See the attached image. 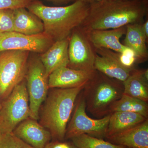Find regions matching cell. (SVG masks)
<instances>
[{
	"mask_svg": "<svg viewBox=\"0 0 148 148\" xmlns=\"http://www.w3.org/2000/svg\"><path fill=\"white\" fill-rule=\"evenodd\" d=\"M84 31L94 49H107L123 55L135 57L132 51L120 41L121 38L126 33V26L108 30Z\"/></svg>",
	"mask_w": 148,
	"mask_h": 148,
	"instance_id": "12",
	"label": "cell"
},
{
	"mask_svg": "<svg viewBox=\"0 0 148 148\" xmlns=\"http://www.w3.org/2000/svg\"><path fill=\"white\" fill-rule=\"evenodd\" d=\"M95 50V70L105 75L123 82L134 70L126 68L122 64L120 59L121 53L102 48Z\"/></svg>",
	"mask_w": 148,
	"mask_h": 148,
	"instance_id": "11",
	"label": "cell"
},
{
	"mask_svg": "<svg viewBox=\"0 0 148 148\" xmlns=\"http://www.w3.org/2000/svg\"><path fill=\"white\" fill-rule=\"evenodd\" d=\"M96 71L90 73L71 69L68 66L61 67L49 76V87L71 88L84 86Z\"/></svg>",
	"mask_w": 148,
	"mask_h": 148,
	"instance_id": "14",
	"label": "cell"
},
{
	"mask_svg": "<svg viewBox=\"0 0 148 148\" xmlns=\"http://www.w3.org/2000/svg\"><path fill=\"white\" fill-rule=\"evenodd\" d=\"M1 99H0V110H1Z\"/></svg>",
	"mask_w": 148,
	"mask_h": 148,
	"instance_id": "30",
	"label": "cell"
},
{
	"mask_svg": "<svg viewBox=\"0 0 148 148\" xmlns=\"http://www.w3.org/2000/svg\"><path fill=\"white\" fill-rule=\"evenodd\" d=\"M84 87L51 88L40 109L39 119L40 124L50 132L52 141L65 140L77 98Z\"/></svg>",
	"mask_w": 148,
	"mask_h": 148,
	"instance_id": "3",
	"label": "cell"
},
{
	"mask_svg": "<svg viewBox=\"0 0 148 148\" xmlns=\"http://www.w3.org/2000/svg\"><path fill=\"white\" fill-rule=\"evenodd\" d=\"M147 0H103L90 3L89 13L80 26L85 31L117 29L143 24Z\"/></svg>",
	"mask_w": 148,
	"mask_h": 148,
	"instance_id": "1",
	"label": "cell"
},
{
	"mask_svg": "<svg viewBox=\"0 0 148 148\" xmlns=\"http://www.w3.org/2000/svg\"><path fill=\"white\" fill-rule=\"evenodd\" d=\"M69 64L68 67L90 73L94 67L96 52L85 31L79 27L74 29L69 38Z\"/></svg>",
	"mask_w": 148,
	"mask_h": 148,
	"instance_id": "9",
	"label": "cell"
},
{
	"mask_svg": "<svg viewBox=\"0 0 148 148\" xmlns=\"http://www.w3.org/2000/svg\"><path fill=\"white\" fill-rule=\"evenodd\" d=\"M123 94L148 102V70L135 69L123 82Z\"/></svg>",
	"mask_w": 148,
	"mask_h": 148,
	"instance_id": "19",
	"label": "cell"
},
{
	"mask_svg": "<svg viewBox=\"0 0 148 148\" xmlns=\"http://www.w3.org/2000/svg\"><path fill=\"white\" fill-rule=\"evenodd\" d=\"M2 134L1 133V132H0V138H1V136Z\"/></svg>",
	"mask_w": 148,
	"mask_h": 148,
	"instance_id": "31",
	"label": "cell"
},
{
	"mask_svg": "<svg viewBox=\"0 0 148 148\" xmlns=\"http://www.w3.org/2000/svg\"><path fill=\"white\" fill-rule=\"evenodd\" d=\"M44 148H78L71 141H51Z\"/></svg>",
	"mask_w": 148,
	"mask_h": 148,
	"instance_id": "26",
	"label": "cell"
},
{
	"mask_svg": "<svg viewBox=\"0 0 148 148\" xmlns=\"http://www.w3.org/2000/svg\"><path fill=\"white\" fill-rule=\"evenodd\" d=\"M110 143L129 148H148V119L123 132L106 137Z\"/></svg>",
	"mask_w": 148,
	"mask_h": 148,
	"instance_id": "15",
	"label": "cell"
},
{
	"mask_svg": "<svg viewBox=\"0 0 148 148\" xmlns=\"http://www.w3.org/2000/svg\"><path fill=\"white\" fill-rule=\"evenodd\" d=\"M30 117L29 95L24 79L1 103L0 132L1 134L12 132L20 123Z\"/></svg>",
	"mask_w": 148,
	"mask_h": 148,
	"instance_id": "5",
	"label": "cell"
},
{
	"mask_svg": "<svg viewBox=\"0 0 148 148\" xmlns=\"http://www.w3.org/2000/svg\"><path fill=\"white\" fill-rule=\"evenodd\" d=\"M69 38L54 42L46 51L40 54V59L49 77L56 70L69 64Z\"/></svg>",
	"mask_w": 148,
	"mask_h": 148,
	"instance_id": "16",
	"label": "cell"
},
{
	"mask_svg": "<svg viewBox=\"0 0 148 148\" xmlns=\"http://www.w3.org/2000/svg\"><path fill=\"white\" fill-rule=\"evenodd\" d=\"M142 30L146 39H148V20H146L145 22L142 24Z\"/></svg>",
	"mask_w": 148,
	"mask_h": 148,
	"instance_id": "27",
	"label": "cell"
},
{
	"mask_svg": "<svg viewBox=\"0 0 148 148\" xmlns=\"http://www.w3.org/2000/svg\"><path fill=\"white\" fill-rule=\"evenodd\" d=\"M113 1H114V0H113Z\"/></svg>",
	"mask_w": 148,
	"mask_h": 148,
	"instance_id": "33",
	"label": "cell"
},
{
	"mask_svg": "<svg viewBox=\"0 0 148 148\" xmlns=\"http://www.w3.org/2000/svg\"><path fill=\"white\" fill-rule=\"evenodd\" d=\"M12 132L34 148H44L52 140L49 131L30 117L20 123Z\"/></svg>",
	"mask_w": 148,
	"mask_h": 148,
	"instance_id": "13",
	"label": "cell"
},
{
	"mask_svg": "<svg viewBox=\"0 0 148 148\" xmlns=\"http://www.w3.org/2000/svg\"><path fill=\"white\" fill-rule=\"evenodd\" d=\"M126 148H127V147H126Z\"/></svg>",
	"mask_w": 148,
	"mask_h": 148,
	"instance_id": "32",
	"label": "cell"
},
{
	"mask_svg": "<svg viewBox=\"0 0 148 148\" xmlns=\"http://www.w3.org/2000/svg\"><path fill=\"white\" fill-rule=\"evenodd\" d=\"M34 0H0V10L26 8Z\"/></svg>",
	"mask_w": 148,
	"mask_h": 148,
	"instance_id": "25",
	"label": "cell"
},
{
	"mask_svg": "<svg viewBox=\"0 0 148 148\" xmlns=\"http://www.w3.org/2000/svg\"><path fill=\"white\" fill-rule=\"evenodd\" d=\"M48 76L39 56L29 58L25 75L29 95L30 118L39 120V114L43 103L47 96L49 87Z\"/></svg>",
	"mask_w": 148,
	"mask_h": 148,
	"instance_id": "7",
	"label": "cell"
},
{
	"mask_svg": "<svg viewBox=\"0 0 148 148\" xmlns=\"http://www.w3.org/2000/svg\"><path fill=\"white\" fill-rule=\"evenodd\" d=\"M14 32L27 35L38 34L44 32L42 20L26 8L14 9Z\"/></svg>",
	"mask_w": 148,
	"mask_h": 148,
	"instance_id": "18",
	"label": "cell"
},
{
	"mask_svg": "<svg viewBox=\"0 0 148 148\" xmlns=\"http://www.w3.org/2000/svg\"><path fill=\"white\" fill-rule=\"evenodd\" d=\"M54 42L45 32L27 35L12 32L0 34V51L21 50L43 53Z\"/></svg>",
	"mask_w": 148,
	"mask_h": 148,
	"instance_id": "10",
	"label": "cell"
},
{
	"mask_svg": "<svg viewBox=\"0 0 148 148\" xmlns=\"http://www.w3.org/2000/svg\"><path fill=\"white\" fill-rule=\"evenodd\" d=\"M82 90L86 110L100 119L110 114L112 106L123 95L124 88L121 82L97 71Z\"/></svg>",
	"mask_w": 148,
	"mask_h": 148,
	"instance_id": "4",
	"label": "cell"
},
{
	"mask_svg": "<svg viewBox=\"0 0 148 148\" xmlns=\"http://www.w3.org/2000/svg\"><path fill=\"white\" fill-rule=\"evenodd\" d=\"M14 9L0 10V34L14 32Z\"/></svg>",
	"mask_w": 148,
	"mask_h": 148,
	"instance_id": "24",
	"label": "cell"
},
{
	"mask_svg": "<svg viewBox=\"0 0 148 148\" xmlns=\"http://www.w3.org/2000/svg\"><path fill=\"white\" fill-rule=\"evenodd\" d=\"M142 24H130L126 26L125 37L123 41V45L134 53L137 64L147 61L148 57L146 45L148 40L142 31Z\"/></svg>",
	"mask_w": 148,
	"mask_h": 148,
	"instance_id": "17",
	"label": "cell"
},
{
	"mask_svg": "<svg viewBox=\"0 0 148 148\" xmlns=\"http://www.w3.org/2000/svg\"><path fill=\"white\" fill-rule=\"evenodd\" d=\"M89 3H93V2H98L101 1H103V0H86Z\"/></svg>",
	"mask_w": 148,
	"mask_h": 148,
	"instance_id": "29",
	"label": "cell"
},
{
	"mask_svg": "<svg viewBox=\"0 0 148 148\" xmlns=\"http://www.w3.org/2000/svg\"><path fill=\"white\" fill-rule=\"evenodd\" d=\"M115 112H133L148 119V102L123 94L111 108L110 114Z\"/></svg>",
	"mask_w": 148,
	"mask_h": 148,
	"instance_id": "21",
	"label": "cell"
},
{
	"mask_svg": "<svg viewBox=\"0 0 148 148\" xmlns=\"http://www.w3.org/2000/svg\"><path fill=\"white\" fill-rule=\"evenodd\" d=\"M76 101L71 119L66 128L65 140H71L82 134L100 139L106 138L110 114L98 119L89 117L86 113V105L82 92Z\"/></svg>",
	"mask_w": 148,
	"mask_h": 148,
	"instance_id": "8",
	"label": "cell"
},
{
	"mask_svg": "<svg viewBox=\"0 0 148 148\" xmlns=\"http://www.w3.org/2000/svg\"><path fill=\"white\" fill-rule=\"evenodd\" d=\"M70 140L78 148H126L87 134H82Z\"/></svg>",
	"mask_w": 148,
	"mask_h": 148,
	"instance_id": "22",
	"label": "cell"
},
{
	"mask_svg": "<svg viewBox=\"0 0 148 148\" xmlns=\"http://www.w3.org/2000/svg\"><path fill=\"white\" fill-rule=\"evenodd\" d=\"M0 148H34L14 135L12 132L2 134Z\"/></svg>",
	"mask_w": 148,
	"mask_h": 148,
	"instance_id": "23",
	"label": "cell"
},
{
	"mask_svg": "<svg viewBox=\"0 0 148 148\" xmlns=\"http://www.w3.org/2000/svg\"><path fill=\"white\" fill-rule=\"evenodd\" d=\"M49 1H51L53 2L62 3L70 1H73V0H49Z\"/></svg>",
	"mask_w": 148,
	"mask_h": 148,
	"instance_id": "28",
	"label": "cell"
},
{
	"mask_svg": "<svg viewBox=\"0 0 148 148\" xmlns=\"http://www.w3.org/2000/svg\"><path fill=\"white\" fill-rule=\"evenodd\" d=\"M29 51H0V99L4 100L25 79Z\"/></svg>",
	"mask_w": 148,
	"mask_h": 148,
	"instance_id": "6",
	"label": "cell"
},
{
	"mask_svg": "<svg viewBox=\"0 0 148 148\" xmlns=\"http://www.w3.org/2000/svg\"><path fill=\"white\" fill-rule=\"evenodd\" d=\"M90 3L76 0L70 5L49 7L38 0L32 1L26 8L43 23L45 34L54 42L68 38L74 29L80 27L89 13Z\"/></svg>",
	"mask_w": 148,
	"mask_h": 148,
	"instance_id": "2",
	"label": "cell"
},
{
	"mask_svg": "<svg viewBox=\"0 0 148 148\" xmlns=\"http://www.w3.org/2000/svg\"><path fill=\"white\" fill-rule=\"evenodd\" d=\"M147 119L142 115L133 112H115L112 113L106 138L134 127Z\"/></svg>",
	"mask_w": 148,
	"mask_h": 148,
	"instance_id": "20",
	"label": "cell"
}]
</instances>
